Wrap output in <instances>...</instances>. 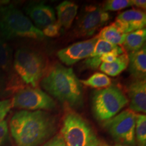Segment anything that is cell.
I'll return each mask as SVG.
<instances>
[{
  "instance_id": "6da1fadb",
  "label": "cell",
  "mask_w": 146,
  "mask_h": 146,
  "mask_svg": "<svg viewBox=\"0 0 146 146\" xmlns=\"http://www.w3.org/2000/svg\"><path fill=\"white\" fill-rule=\"evenodd\" d=\"M57 122L43 110H21L10 121V133L16 146H39L56 132Z\"/></svg>"
},
{
  "instance_id": "7a4b0ae2",
  "label": "cell",
  "mask_w": 146,
  "mask_h": 146,
  "mask_svg": "<svg viewBox=\"0 0 146 146\" xmlns=\"http://www.w3.org/2000/svg\"><path fill=\"white\" fill-rule=\"evenodd\" d=\"M41 84L61 103L74 108L83 106V85L72 68L55 64L45 73Z\"/></svg>"
},
{
  "instance_id": "3957f363",
  "label": "cell",
  "mask_w": 146,
  "mask_h": 146,
  "mask_svg": "<svg viewBox=\"0 0 146 146\" xmlns=\"http://www.w3.org/2000/svg\"><path fill=\"white\" fill-rule=\"evenodd\" d=\"M0 35L4 39H44L42 31L12 4L0 5Z\"/></svg>"
},
{
  "instance_id": "277c9868",
  "label": "cell",
  "mask_w": 146,
  "mask_h": 146,
  "mask_svg": "<svg viewBox=\"0 0 146 146\" xmlns=\"http://www.w3.org/2000/svg\"><path fill=\"white\" fill-rule=\"evenodd\" d=\"M60 135L66 146H98L101 143L90 124L71 109L65 113Z\"/></svg>"
},
{
  "instance_id": "5b68a950",
  "label": "cell",
  "mask_w": 146,
  "mask_h": 146,
  "mask_svg": "<svg viewBox=\"0 0 146 146\" xmlns=\"http://www.w3.org/2000/svg\"><path fill=\"white\" fill-rule=\"evenodd\" d=\"M91 103L94 117L98 121L106 122L117 115L129 101L119 87L111 85L95 91Z\"/></svg>"
},
{
  "instance_id": "8992f818",
  "label": "cell",
  "mask_w": 146,
  "mask_h": 146,
  "mask_svg": "<svg viewBox=\"0 0 146 146\" xmlns=\"http://www.w3.org/2000/svg\"><path fill=\"white\" fill-rule=\"evenodd\" d=\"M13 67L24 83L30 87H37L45 73L46 62L39 52L28 48H19L14 54Z\"/></svg>"
},
{
  "instance_id": "52a82bcc",
  "label": "cell",
  "mask_w": 146,
  "mask_h": 146,
  "mask_svg": "<svg viewBox=\"0 0 146 146\" xmlns=\"http://www.w3.org/2000/svg\"><path fill=\"white\" fill-rule=\"evenodd\" d=\"M136 114L131 110L122 111L107 121L104 122V127L115 141L122 145L134 146L136 144Z\"/></svg>"
},
{
  "instance_id": "ba28073f",
  "label": "cell",
  "mask_w": 146,
  "mask_h": 146,
  "mask_svg": "<svg viewBox=\"0 0 146 146\" xmlns=\"http://www.w3.org/2000/svg\"><path fill=\"white\" fill-rule=\"evenodd\" d=\"M12 107L23 110H52L56 104L53 98L38 87L19 88L12 100Z\"/></svg>"
},
{
  "instance_id": "9c48e42d",
  "label": "cell",
  "mask_w": 146,
  "mask_h": 146,
  "mask_svg": "<svg viewBox=\"0 0 146 146\" xmlns=\"http://www.w3.org/2000/svg\"><path fill=\"white\" fill-rule=\"evenodd\" d=\"M110 18L109 12L99 5H87L77 18L74 32L79 36H91L107 23Z\"/></svg>"
},
{
  "instance_id": "30bf717a",
  "label": "cell",
  "mask_w": 146,
  "mask_h": 146,
  "mask_svg": "<svg viewBox=\"0 0 146 146\" xmlns=\"http://www.w3.org/2000/svg\"><path fill=\"white\" fill-rule=\"evenodd\" d=\"M98 36L77 42L62 49L57 52L60 61L66 66H71L83 59L89 58L98 41Z\"/></svg>"
},
{
  "instance_id": "8fae6325",
  "label": "cell",
  "mask_w": 146,
  "mask_h": 146,
  "mask_svg": "<svg viewBox=\"0 0 146 146\" xmlns=\"http://www.w3.org/2000/svg\"><path fill=\"white\" fill-rule=\"evenodd\" d=\"M24 10L35 25V26L40 30L56 22L54 9L43 2L29 3Z\"/></svg>"
},
{
  "instance_id": "7c38bea8",
  "label": "cell",
  "mask_w": 146,
  "mask_h": 146,
  "mask_svg": "<svg viewBox=\"0 0 146 146\" xmlns=\"http://www.w3.org/2000/svg\"><path fill=\"white\" fill-rule=\"evenodd\" d=\"M112 23L122 32L127 34L144 29L146 24V15L142 10L130 9L118 14Z\"/></svg>"
},
{
  "instance_id": "4fadbf2b",
  "label": "cell",
  "mask_w": 146,
  "mask_h": 146,
  "mask_svg": "<svg viewBox=\"0 0 146 146\" xmlns=\"http://www.w3.org/2000/svg\"><path fill=\"white\" fill-rule=\"evenodd\" d=\"M130 100L129 110L135 112H146V81L135 80L128 87Z\"/></svg>"
},
{
  "instance_id": "5bb4252c",
  "label": "cell",
  "mask_w": 146,
  "mask_h": 146,
  "mask_svg": "<svg viewBox=\"0 0 146 146\" xmlns=\"http://www.w3.org/2000/svg\"><path fill=\"white\" fill-rule=\"evenodd\" d=\"M129 56V71L135 80H145L146 77V47L131 52Z\"/></svg>"
},
{
  "instance_id": "9a60e30c",
  "label": "cell",
  "mask_w": 146,
  "mask_h": 146,
  "mask_svg": "<svg viewBox=\"0 0 146 146\" xmlns=\"http://www.w3.org/2000/svg\"><path fill=\"white\" fill-rule=\"evenodd\" d=\"M78 5L70 1H64L56 7L58 23L65 29H70L78 13Z\"/></svg>"
},
{
  "instance_id": "2e32d148",
  "label": "cell",
  "mask_w": 146,
  "mask_h": 146,
  "mask_svg": "<svg viewBox=\"0 0 146 146\" xmlns=\"http://www.w3.org/2000/svg\"><path fill=\"white\" fill-rule=\"evenodd\" d=\"M146 39L145 29L135 31L126 35L123 48L131 53L138 51L145 45Z\"/></svg>"
},
{
  "instance_id": "e0dca14e",
  "label": "cell",
  "mask_w": 146,
  "mask_h": 146,
  "mask_svg": "<svg viewBox=\"0 0 146 146\" xmlns=\"http://www.w3.org/2000/svg\"><path fill=\"white\" fill-rule=\"evenodd\" d=\"M129 64V56L127 54L118 56L114 62L111 63H102L100 69L104 74L110 76H116L126 70Z\"/></svg>"
},
{
  "instance_id": "ac0fdd59",
  "label": "cell",
  "mask_w": 146,
  "mask_h": 146,
  "mask_svg": "<svg viewBox=\"0 0 146 146\" xmlns=\"http://www.w3.org/2000/svg\"><path fill=\"white\" fill-rule=\"evenodd\" d=\"M126 35L112 23L104 27L97 36L98 39L104 40L111 44L120 46L125 41Z\"/></svg>"
},
{
  "instance_id": "d6986e66",
  "label": "cell",
  "mask_w": 146,
  "mask_h": 146,
  "mask_svg": "<svg viewBox=\"0 0 146 146\" xmlns=\"http://www.w3.org/2000/svg\"><path fill=\"white\" fill-rule=\"evenodd\" d=\"M13 65L12 50L3 39L0 38V71L9 73Z\"/></svg>"
},
{
  "instance_id": "ffe728a7",
  "label": "cell",
  "mask_w": 146,
  "mask_h": 146,
  "mask_svg": "<svg viewBox=\"0 0 146 146\" xmlns=\"http://www.w3.org/2000/svg\"><path fill=\"white\" fill-rule=\"evenodd\" d=\"M82 85L95 89H104L110 86L112 81L106 74L101 72H96L85 80H80Z\"/></svg>"
},
{
  "instance_id": "44dd1931",
  "label": "cell",
  "mask_w": 146,
  "mask_h": 146,
  "mask_svg": "<svg viewBox=\"0 0 146 146\" xmlns=\"http://www.w3.org/2000/svg\"><path fill=\"white\" fill-rule=\"evenodd\" d=\"M135 141L139 146H146V116L143 114H136Z\"/></svg>"
},
{
  "instance_id": "7402d4cb",
  "label": "cell",
  "mask_w": 146,
  "mask_h": 146,
  "mask_svg": "<svg viewBox=\"0 0 146 146\" xmlns=\"http://www.w3.org/2000/svg\"><path fill=\"white\" fill-rule=\"evenodd\" d=\"M117 46L118 45H114L104 41V40L98 39L96 45H95L94 50H93L90 56H89V58L100 57V56L106 54V53L114 50Z\"/></svg>"
},
{
  "instance_id": "603a6c76",
  "label": "cell",
  "mask_w": 146,
  "mask_h": 146,
  "mask_svg": "<svg viewBox=\"0 0 146 146\" xmlns=\"http://www.w3.org/2000/svg\"><path fill=\"white\" fill-rule=\"evenodd\" d=\"M131 0H108L106 1L102 8L106 12L118 11L132 6Z\"/></svg>"
},
{
  "instance_id": "cb8c5ba5",
  "label": "cell",
  "mask_w": 146,
  "mask_h": 146,
  "mask_svg": "<svg viewBox=\"0 0 146 146\" xmlns=\"http://www.w3.org/2000/svg\"><path fill=\"white\" fill-rule=\"evenodd\" d=\"M61 29L62 27L56 21L52 25H48L41 31L44 36H49V37H55V36H57L60 34Z\"/></svg>"
},
{
  "instance_id": "d4e9b609",
  "label": "cell",
  "mask_w": 146,
  "mask_h": 146,
  "mask_svg": "<svg viewBox=\"0 0 146 146\" xmlns=\"http://www.w3.org/2000/svg\"><path fill=\"white\" fill-rule=\"evenodd\" d=\"M12 108V100H3L0 101V123L2 122Z\"/></svg>"
},
{
  "instance_id": "484cf974",
  "label": "cell",
  "mask_w": 146,
  "mask_h": 146,
  "mask_svg": "<svg viewBox=\"0 0 146 146\" xmlns=\"http://www.w3.org/2000/svg\"><path fill=\"white\" fill-rule=\"evenodd\" d=\"M8 126L7 121L3 120L0 123V146H3L8 139Z\"/></svg>"
},
{
  "instance_id": "4316f807",
  "label": "cell",
  "mask_w": 146,
  "mask_h": 146,
  "mask_svg": "<svg viewBox=\"0 0 146 146\" xmlns=\"http://www.w3.org/2000/svg\"><path fill=\"white\" fill-rule=\"evenodd\" d=\"M101 64L102 62L100 57L87 58L84 62V64L87 68L93 69V70H96V69L100 68Z\"/></svg>"
},
{
  "instance_id": "83f0119b",
  "label": "cell",
  "mask_w": 146,
  "mask_h": 146,
  "mask_svg": "<svg viewBox=\"0 0 146 146\" xmlns=\"http://www.w3.org/2000/svg\"><path fill=\"white\" fill-rule=\"evenodd\" d=\"M42 146H66V145L62 137L58 134L51 138Z\"/></svg>"
},
{
  "instance_id": "f1b7e54d",
  "label": "cell",
  "mask_w": 146,
  "mask_h": 146,
  "mask_svg": "<svg viewBox=\"0 0 146 146\" xmlns=\"http://www.w3.org/2000/svg\"><path fill=\"white\" fill-rule=\"evenodd\" d=\"M7 90V83L4 74L0 71V97L3 96Z\"/></svg>"
},
{
  "instance_id": "f546056e",
  "label": "cell",
  "mask_w": 146,
  "mask_h": 146,
  "mask_svg": "<svg viewBox=\"0 0 146 146\" xmlns=\"http://www.w3.org/2000/svg\"><path fill=\"white\" fill-rule=\"evenodd\" d=\"M133 5L138 8H142L145 10L146 8V1L145 0H131Z\"/></svg>"
},
{
  "instance_id": "4dcf8cb0",
  "label": "cell",
  "mask_w": 146,
  "mask_h": 146,
  "mask_svg": "<svg viewBox=\"0 0 146 146\" xmlns=\"http://www.w3.org/2000/svg\"><path fill=\"white\" fill-rule=\"evenodd\" d=\"M114 146H131V145H122V144H117V145Z\"/></svg>"
},
{
  "instance_id": "1f68e13d",
  "label": "cell",
  "mask_w": 146,
  "mask_h": 146,
  "mask_svg": "<svg viewBox=\"0 0 146 146\" xmlns=\"http://www.w3.org/2000/svg\"><path fill=\"white\" fill-rule=\"evenodd\" d=\"M98 146H110L108 145H106V144H102V143H100V145H98Z\"/></svg>"
}]
</instances>
